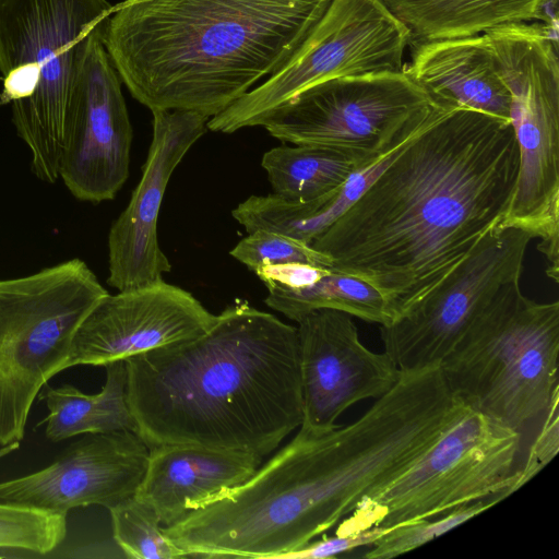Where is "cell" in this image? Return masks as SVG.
I'll return each mask as SVG.
<instances>
[{
	"label": "cell",
	"instance_id": "obj_19",
	"mask_svg": "<svg viewBox=\"0 0 559 559\" xmlns=\"http://www.w3.org/2000/svg\"><path fill=\"white\" fill-rule=\"evenodd\" d=\"M417 40L481 35L540 16L546 0H381Z\"/></svg>",
	"mask_w": 559,
	"mask_h": 559
},
{
	"label": "cell",
	"instance_id": "obj_13",
	"mask_svg": "<svg viewBox=\"0 0 559 559\" xmlns=\"http://www.w3.org/2000/svg\"><path fill=\"white\" fill-rule=\"evenodd\" d=\"M297 324L301 428L324 433L348 407L381 397L397 382L401 370L385 352L361 343L350 314L319 309Z\"/></svg>",
	"mask_w": 559,
	"mask_h": 559
},
{
	"label": "cell",
	"instance_id": "obj_28",
	"mask_svg": "<svg viewBox=\"0 0 559 559\" xmlns=\"http://www.w3.org/2000/svg\"><path fill=\"white\" fill-rule=\"evenodd\" d=\"M390 528L372 527L360 532L335 533L333 536H323L321 539L309 543L299 550L286 555L283 559L335 558L360 547H370Z\"/></svg>",
	"mask_w": 559,
	"mask_h": 559
},
{
	"label": "cell",
	"instance_id": "obj_7",
	"mask_svg": "<svg viewBox=\"0 0 559 559\" xmlns=\"http://www.w3.org/2000/svg\"><path fill=\"white\" fill-rule=\"evenodd\" d=\"M521 431L466 407L402 474L365 498L336 533L392 527L512 493Z\"/></svg>",
	"mask_w": 559,
	"mask_h": 559
},
{
	"label": "cell",
	"instance_id": "obj_12",
	"mask_svg": "<svg viewBox=\"0 0 559 559\" xmlns=\"http://www.w3.org/2000/svg\"><path fill=\"white\" fill-rule=\"evenodd\" d=\"M104 28L87 40L59 162V178L68 190L92 203L114 199L127 181L133 138L122 81L103 43Z\"/></svg>",
	"mask_w": 559,
	"mask_h": 559
},
{
	"label": "cell",
	"instance_id": "obj_5",
	"mask_svg": "<svg viewBox=\"0 0 559 559\" xmlns=\"http://www.w3.org/2000/svg\"><path fill=\"white\" fill-rule=\"evenodd\" d=\"M559 302L503 288L442 359L451 392L467 407L521 431L559 392Z\"/></svg>",
	"mask_w": 559,
	"mask_h": 559
},
{
	"label": "cell",
	"instance_id": "obj_21",
	"mask_svg": "<svg viewBox=\"0 0 559 559\" xmlns=\"http://www.w3.org/2000/svg\"><path fill=\"white\" fill-rule=\"evenodd\" d=\"M261 165L273 194L293 203H310L334 194L359 169L342 152L306 144L273 147L264 153Z\"/></svg>",
	"mask_w": 559,
	"mask_h": 559
},
{
	"label": "cell",
	"instance_id": "obj_11",
	"mask_svg": "<svg viewBox=\"0 0 559 559\" xmlns=\"http://www.w3.org/2000/svg\"><path fill=\"white\" fill-rule=\"evenodd\" d=\"M533 236L497 224L436 285L388 324L384 352L401 371L440 366L472 322L510 284L520 282Z\"/></svg>",
	"mask_w": 559,
	"mask_h": 559
},
{
	"label": "cell",
	"instance_id": "obj_26",
	"mask_svg": "<svg viewBox=\"0 0 559 559\" xmlns=\"http://www.w3.org/2000/svg\"><path fill=\"white\" fill-rule=\"evenodd\" d=\"M237 261L254 271L261 266L300 262L328 269V259L310 243L277 231L258 229L230 251Z\"/></svg>",
	"mask_w": 559,
	"mask_h": 559
},
{
	"label": "cell",
	"instance_id": "obj_27",
	"mask_svg": "<svg viewBox=\"0 0 559 559\" xmlns=\"http://www.w3.org/2000/svg\"><path fill=\"white\" fill-rule=\"evenodd\" d=\"M559 392L545 412L542 428L534 439L524 465L518 468V479L512 492L521 488L539 473L556 456L559 450Z\"/></svg>",
	"mask_w": 559,
	"mask_h": 559
},
{
	"label": "cell",
	"instance_id": "obj_23",
	"mask_svg": "<svg viewBox=\"0 0 559 559\" xmlns=\"http://www.w3.org/2000/svg\"><path fill=\"white\" fill-rule=\"evenodd\" d=\"M112 538L130 559H179L186 555L164 534L155 510L136 497L108 509Z\"/></svg>",
	"mask_w": 559,
	"mask_h": 559
},
{
	"label": "cell",
	"instance_id": "obj_4",
	"mask_svg": "<svg viewBox=\"0 0 559 559\" xmlns=\"http://www.w3.org/2000/svg\"><path fill=\"white\" fill-rule=\"evenodd\" d=\"M107 0H0L1 104L41 181L59 178L66 122L90 36L105 26Z\"/></svg>",
	"mask_w": 559,
	"mask_h": 559
},
{
	"label": "cell",
	"instance_id": "obj_14",
	"mask_svg": "<svg viewBox=\"0 0 559 559\" xmlns=\"http://www.w3.org/2000/svg\"><path fill=\"white\" fill-rule=\"evenodd\" d=\"M217 316L189 292L166 283L107 293L79 325L66 369L105 366L198 337Z\"/></svg>",
	"mask_w": 559,
	"mask_h": 559
},
{
	"label": "cell",
	"instance_id": "obj_6",
	"mask_svg": "<svg viewBox=\"0 0 559 559\" xmlns=\"http://www.w3.org/2000/svg\"><path fill=\"white\" fill-rule=\"evenodd\" d=\"M107 293L78 258L0 280V449L24 438L35 399L66 369L79 325Z\"/></svg>",
	"mask_w": 559,
	"mask_h": 559
},
{
	"label": "cell",
	"instance_id": "obj_20",
	"mask_svg": "<svg viewBox=\"0 0 559 559\" xmlns=\"http://www.w3.org/2000/svg\"><path fill=\"white\" fill-rule=\"evenodd\" d=\"M106 381L96 394H86L71 384L58 388L45 385L38 399L45 401V436L52 442L71 437L111 432L135 431L127 400V370L124 360L104 366Z\"/></svg>",
	"mask_w": 559,
	"mask_h": 559
},
{
	"label": "cell",
	"instance_id": "obj_29",
	"mask_svg": "<svg viewBox=\"0 0 559 559\" xmlns=\"http://www.w3.org/2000/svg\"><path fill=\"white\" fill-rule=\"evenodd\" d=\"M330 271L308 263L289 262L261 266L253 272L264 284L298 289L313 285Z\"/></svg>",
	"mask_w": 559,
	"mask_h": 559
},
{
	"label": "cell",
	"instance_id": "obj_8",
	"mask_svg": "<svg viewBox=\"0 0 559 559\" xmlns=\"http://www.w3.org/2000/svg\"><path fill=\"white\" fill-rule=\"evenodd\" d=\"M510 94V121L520 166L510 209L499 224L539 239L547 275L558 282L559 63L556 41L543 31L520 27L491 41Z\"/></svg>",
	"mask_w": 559,
	"mask_h": 559
},
{
	"label": "cell",
	"instance_id": "obj_3",
	"mask_svg": "<svg viewBox=\"0 0 559 559\" xmlns=\"http://www.w3.org/2000/svg\"><path fill=\"white\" fill-rule=\"evenodd\" d=\"M331 0H124L103 43L122 84L154 110L212 118L278 71Z\"/></svg>",
	"mask_w": 559,
	"mask_h": 559
},
{
	"label": "cell",
	"instance_id": "obj_18",
	"mask_svg": "<svg viewBox=\"0 0 559 559\" xmlns=\"http://www.w3.org/2000/svg\"><path fill=\"white\" fill-rule=\"evenodd\" d=\"M415 44L404 72L433 105L510 120V94L484 34Z\"/></svg>",
	"mask_w": 559,
	"mask_h": 559
},
{
	"label": "cell",
	"instance_id": "obj_15",
	"mask_svg": "<svg viewBox=\"0 0 559 559\" xmlns=\"http://www.w3.org/2000/svg\"><path fill=\"white\" fill-rule=\"evenodd\" d=\"M150 449L131 430L86 433L43 469L0 483V502L66 515L72 509H110L135 495Z\"/></svg>",
	"mask_w": 559,
	"mask_h": 559
},
{
	"label": "cell",
	"instance_id": "obj_10",
	"mask_svg": "<svg viewBox=\"0 0 559 559\" xmlns=\"http://www.w3.org/2000/svg\"><path fill=\"white\" fill-rule=\"evenodd\" d=\"M409 29L381 0H331L294 56L263 83L207 121V129L233 133L260 126L300 91L334 78L403 72Z\"/></svg>",
	"mask_w": 559,
	"mask_h": 559
},
{
	"label": "cell",
	"instance_id": "obj_17",
	"mask_svg": "<svg viewBox=\"0 0 559 559\" xmlns=\"http://www.w3.org/2000/svg\"><path fill=\"white\" fill-rule=\"evenodd\" d=\"M262 461L251 454L198 445L153 447L134 497L155 510L163 527L169 526L248 480Z\"/></svg>",
	"mask_w": 559,
	"mask_h": 559
},
{
	"label": "cell",
	"instance_id": "obj_16",
	"mask_svg": "<svg viewBox=\"0 0 559 559\" xmlns=\"http://www.w3.org/2000/svg\"><path fill=\"white\" fill-rule=\"evenodd\" d=\"M153 136L142 177L108 235V284L119 292L163 281L171 264L157 238L167 183L190 147L207 131L209 117L154 110Z\"/></svg>",
	"mask_w": 559,
	"mask_h": 559
},
{
	"label": "cell",
	"instance_id": "obj_24",
	"mask_svg": "<svg viewBox=\"0 0 559 559\" xmlns=\"http://www.w3.org/2000/svg\"><path fill=\"white\" fill-rule=\"evenodd\" d=\"M67 516L0 502V549L46 555L66 538Z\"/></svg>",
	"mask_w": 559,
	"mask_h": 559
},
{
	"label": "cell",
	"instance_id": "obj_25",
	"mask_svg": "<svg viewBox=\"0 0 559 559\" xmlns=\"http://www.w3.org/2000/svg\"><path fill=\"white\" fill-rule=\"evenodd\" d=\"M499 501L497 497L491 500H478L459 507L438 520L425 519L395 525L373 543L362 557L389 559L414 550L478 515Z\"/></svg>",
	"mask_w": 559,
	"mask_h": 559
},
{
	"label": "cell",
	"instance_id": "obj_2",
	"mask_svg": "<svg viewBox=\"0 0 559 559\" xmlns=\"http://www.w3.org/2000/svg\"><path fill=\"white\" fill-rule=\"evenodd\" d=\"M124 364L135 432L148 449L188 444L263 459L301 425L297 328L246 301L204 334Z\"/></svg>",
	"mask_w": 559,
	"mask_h": 559
},
{
	"label": "cell",
	"instance_id": "obj_22",
	"mask_svg": "<svg viewBox=\"0 0 559 559\" xmlns=\"http://www.w3.org/2000/svg\"><path fill=\"white\" fill-rule=\"evenodd\" d=\"M264 285L269 292L265 305L295 322L319 309L338 310L380 325L393 318L382 294L349 274L330 271L313 285L298 289Z\"/></svg>",
	"mask_w": 559,
	"mask_h": 559
},
{
	"label": "cell",
	"instance_id": "obj_9",
	"mask_svg": "<svg viewBox=\"0 0 559 559\" xmlns=\"http://www.w3.org/2000/svg\"><path fill=\"white\" fill-rule=\"evenodd\" d=\"M432 106L404 71L379 72L313 84L272 110L260 126L282 142L342 152L362 168L415 135Z\"/></svg>",
	"mask_w": 559,
	"mask_h": 559
},
{
	"label": "cell",
	"instance_id": "obj_1",
	"mask_svg": "<svg viewBox=\"0 0 559 559\" xmlns=\"http://www.w3.org/2000/svg\"><path fill=\"white\" fill-rule=\"evenodd\" d=\"M519 166L510 120L433 105L418 132L310 245L329 270L376 287L394 318L503 221Z\"/></svg>",
	"mask_w": 559,
	"mask_h": 559
}]
</instances>
